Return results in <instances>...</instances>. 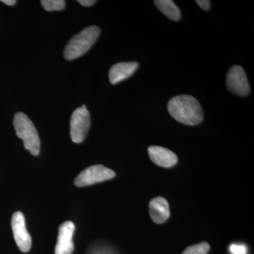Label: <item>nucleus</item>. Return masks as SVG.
Listing matches in <instances>:
<instances>
[{
    "label": "nucleus",
    "instance_id": "f257e3e1",
    "mask_svg": "<svg viewBox=\"0 0 254 254\" xmlns=\"http://www.w3.org/2000/svg\"><path fill=\"white\" fill-rule=\"evenodd\" d=\"M169 113L179 123L194 126L203 121V111L201 105L194 97L180 95L168 102Z\"/></svg>",
    "mask_w": 254,
    "mask_h": 254
},
{
    "label": "nucleus",
    "instance_id": "f03ea898",
    "mask_svg": "<svg viewBox=\"0 0 254 254\" xmlns=\"http://www.w3.org/2000/svg\"><path fill=\"white\" fill-rule=\"evenodd\" d=\"M100 34L99 27L91 26L75 35L68 42L64 51L65 59L73 60L84 55L94 45Z\"/></svg>",
    "mask_w": 254,
    "mask_h": 254
},
{
    "label": "nucleus",
    "instance_id": "7ed1b4c3",
    "mask_svg": "<svg viewBox=\"0 0 254 254\" xmlns=\"http://www.w3.org/2000/svg\"><path fill=\"white\" fill-rule=\"evenodd\" d=\"M14 126L16 135L23 141L26 150L35 156L39 155L41 141L39 136L31 120L23 113H17L14 118Z\"/></svg>",
    "mask_w": 254,
    "mask_h": 254
},
{
    "label": "nucleus",
    "instance_id": "20e7f679",
    "mask_svg": "<svg viewBox=\"0 0 254 254\" xmlns=\"http://www.w3.org/2000/svg\"><path fill=\"white\" fill-rule=\"evenodd\" d=\"M91 126V117L85 105L73 111L70 122V134L73 143H80L86 138Z\"/></svg>",
    "mask_w": 254,
    "mask_h": 254
},
{
    "label": "nucleus",
    "instance_id": "39448f33",
    "mask_svg": "<svg viewBox=\"0 0 254 254\" xmlns=\"http://www.w3.org/2000/svg\"><path fill=\"white\" fill-rule=\"evenodd\" d=\"M115 177L113 170L101 165H93L82 171L75 179L76 186L83 187L111 180Z\"/></svg>",
    "mask_w": 254,
    "mask_h": 254
},
{
    "label": "nucleus",
    "instance_id": "423d86ee",
    "mask_svg": "<svg viewBox=\"0 0 254 254\" xmlns=\"http://www.w3.org/2000/svg\"><path fill=\"white\" fill-rule=\"evenodd\" d=\"M227 89L238 96H246L250 93V86L245 70L239 65L232 66L226 77Z\"/></svg>",
    "mask_w": 254,
    "mask_h": 254
},
{
    "label": "nucleus",
    "instance_id": "0eeeda50",
    "mask_svg": "<svg viewBox=\"0 0 254 254\" xmlns=\"http://www.w3.org/2000/svg\"><path fill=\"white\" fill-rule=\"evenodd\" d=\"M11 227L18 248L22 252H28L31 250L32 240L26 229L24 215L21 212L16 211L13 214Z\"/></svg>",
    "mask_w": 254,
    "mask_h": 254
},
{
    "label": "nucleus",
    "instance_id": "6e6552de",
    "mask_svg": "<svg viewBox=\"0 0 254 254\" xmlns=\"http://www.w3.org/2000/svg\"><path fill=\"white\" fill-rule=\"evenodd\" d=\"M75 225L72 222L66 221L60 225L58 242L55 247V254H71L74 250L73 235Z\"/></svg>",
    "mask_w": 254,
    "mask_h": 254
},
{
    "label": "nucleus",
    "instance_id": "1a4fd4ad",
    "mask_svg": "<svg viewBox=\"0 0 254 254\" xmlns=\"http://www.w3.org/2000/svg\"><path fill=\"white\" fill-rule=\"evenodd\" d=\"M148 151L152 161L158 166L171 168L178 162L176 154L163 147L152 145L148 148Z\"/></svg>",
    "mask_w": 254,
    "mask_h": 254
},
{
    "label": "nucleus",
    "instance_id": "9d476101",
    "mask_svg": "<svg viewBox=\"0 0 254 254\" xmlns=\"http://www.w3.org/2000/svg\"><path fill=\"white\" fill-rule=\"evenodd\" d=\"M136 62L120 63L113 65L109 71V79L112 84L115 85L129 78L138 67Z\"/></svg>",
    "mask_w": 254,
    "mask_h": 254
},
{
    "label": "nucleus",
    "instance_id": "9b49d317",
    "mask_svg": "<svg viewBox=\"0 0 254 254\" xmlns=\"http://www.w3.org/2000/svg\"><path fill=\"white\" fill-rule=\"evenodd\" d=\"M149 210L150 217L155 223H163L170 218V206L163 197H156L150 200Z\"/></svg>",
    "mask_w": 254,
    "mask_h": 254
},
{
    "label": "nucleus",
    "instance_id": "f8f14e48",
    "mask_svg": "<svg viewBox=\"0 0 254 254\" xmlns=\"http://www.w3.org/2000/svg\"><path fill=\"white\" fill-rule=\"evenodd\" d=\"M154 3L158 9L170 19L179 21L181 18V11L173 1L156 0L154 1Z\"/></svg>",
    "mask_w": 254,
    "mask_h": 254
},
{
    "label": "nucleus",
    "instance_id": "ddd939ff",
    "mask_svg": "<svg viewBox=\"0 0 254 254\" xmlns=\"http://www.w3.org/2000/svg\"><path fill=\"white\" fill-rule=\"evenodd\" d=\"M42 6L48 11H61L65 7L64 0H42Z\"/></svg>",
    "mask_w": 254,
    "mask_h": 254
},
{
    "label": "nucleus",
    "instance_id": "4468645a",
    "mask_svg": "<svg viewBox=\"0 0 254 254\" xmlns=\"http://www.w3.org/2000/svg\"><path fill=\"white\" fill-rule=\"evenodd\" d=\"M210 251V245L206 242H202L198 245L188 247L182 254H208Z\"/></svg>",
    "mask_w": 254,
    "mask_h": 254
},
{
    "label": "nucleus",
    "instance_id": "2eb2a0df",
    "mask_svg": "<svg viewBox=\"0 0 254 254\" xmlns=\"http://www.w3.org/2000/svg\"><path fill=\"white\" fill-rule=\"evenodd\" d=\"M230 252L233 254H246L247 248L243 245H232L230 248Z\"/></svg>",
    "mask_w": 254,
    "mask_h": 254
},
{
    "label": "nucleus",
    "instance_id": "dca6fc26",
    "mask_svg": "<svg viewBox=\"0 0 254 254\" xmlns=\"http://www.w3.org/2000/svg\"><path fill=\"white\" fill-rule=\"evenodd\" d=\"M195 2L198 4V6L201 8L202 9L205 11H208L210 7V1L208 0H196Z\"/></svg>",
    "mask_w": 254,
    "mask_h": 254
},
{
    "label": "nucleus",
    "instance_id": "f3484780",
    "mask_svg": "<svg viewBox=\"0 0 254 254\" xmlns=\"http://www.w3.org/2000/svg\"><path fill=\"white\" fill-rule=\"evenodd\" d=\"M96 1H93V0H79L78 1V3H80L81 5L84 6H90L94 4Z\"/></svg>",
    "mask_w": 254,
    "mask_h": 254
},
{
    "label": "nucleus",
    "instance_id": "a211bd4d",
    "mask_svg": "<svg viewBox=\"0 0 254 254\" xmlns=\"http://www.w3.org/2000/svg\"><path fill=\"white\" fill-rule=\"evenodd\" d=\"M1 1L6 5H9V6H12L16 3V1H15V0H1Z\"/></svg>",
    "mask_w": 254,
    "mask_h": 254
}]
</instances>
